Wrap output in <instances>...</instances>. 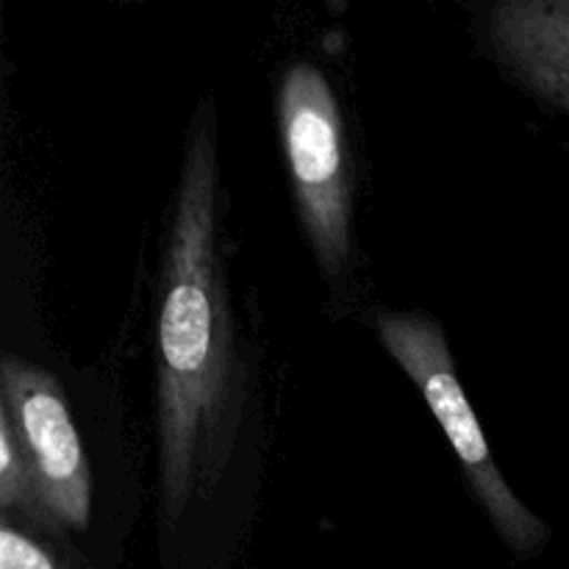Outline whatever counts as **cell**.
Instances as JSON below:
<instances>
[{
    "mask_svg": "<svg viewBox=\"0 0 569 569\" xmlns=\"http://www.w3.org/2000/svg\"><path fill=\"white\" fill-rule=\"evenodd\" d=\"M217 117L198 106L189 126L167 231L156 320V433L167 522L220 483L242 420V367L220 253Z\"/></svg>",
    "mask_w": 569,
    "mask_h": 569,
    "instance_id": "cell-1",
    "label": "cell"
},
{
    "mask_svg": "<svg viewBox=\"0 0 569 569\" xmlns=\"http://www.w3.org/2000/svg\"><path fill=\"white\" fill-rule=\"evenodd\" d=\"M376 333L383 350L411 378L431 415L437 417L465 470L467 483L481 500L506 548L520 559L539 553L550 539L548 522L539 520L500 476L487 433L456 372L445 328L422 311H378Z\"/></svg>",
    "mask_w": 569,
    "mask_h": 569,
    "instance_id": "cell-2",
    "label": "cell"
},
{
    "mask_svg": "<svg viewBox=\"0 0 569 569\" xmlns=\"http://www.w3.org/2000/svg\"><path fill=\"white\" fill-rule=\"evenodd\" d=\"M278 133L306 239L333 283L348 272L353 250V167L337 94L311 61L283 72Z\"/></svg>",
    "mask_w": 569,
    "mask_h": 569,
    "instance_id": "cell-3",
    "label": "cell"
},
{
    "mask_svg": "<svg viewBox=\"0 0 569 569\" xmlns=\"http://www.w3.org/2000/svg\"><path fill=\"white\" fill-rule=\"evenodd\" d=\"M0 411L14 426L56 522L76 533L87 531L92 520V467L59 378L3 356Z\"/></svg>",
    "mask_w": 569,
    "mask_h": 569,
    "instance_id": "cell-4",
    "label": "cell"
},
{
    "mask_svg": "<svg viewBox=\"0 0 569 569\" xmlns=\"http://www.w3.org/2000/svg\"><path fill=\"white\" fill-rule=\"evenodd\" d=\"M500 64L556 109L569 111V0H503L489 9Z\"/></svg>",
    "mask_w": 569,
    "mask_h": 569,
    "instance_id": "cell-5",
    "label": "cell"
},
{
    "mask_svg": "<svg viewBox=\"0 0 569 569\" xmlns=\"http://www.w3.org/2000/svg\"><path fill=\"white\" fill-rule=\"evenodd\" d=\"M0 511H3V520L20 517L31 531L59 539L61 526L50 515L48 503L39 492L37 476H33L26 448H22L14 426H11L3 411H0Z\"/></svg>",
    "mask_w": 569,
    "mask_h": 569,
    "instance_id": "cell-6",
    "label": "cell"
},
{
    "mask_svg": "<svg viewBox=\"0 0 569 569\" xmlns=\"http://www.w3.org/2000/svg\"><path fill=\"white\" fill-rule=\"evenodd\" d=\"M0 569H64L53 550L44 548L37 537L17 528L14 522H0Z\"/></svg>",
    "mask_w": 569,
    "mask_h": 569,
    "instance_id": "cell-7",
    "label": "cell"
}]
</instances>
